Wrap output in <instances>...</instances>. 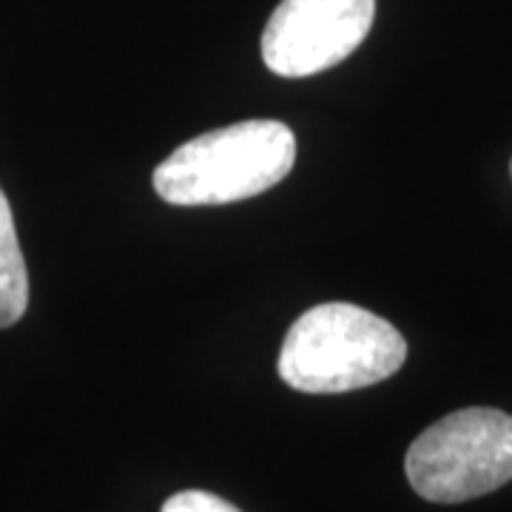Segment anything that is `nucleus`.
I'll return each instance as SVG.
<instances>
[{
  "label": "nucleus",
  "mask_w": 512,
  "mask_h": 512,
  "mask_svg": "<svg viewBox=\"0 0 512 512\" xmlns=\"http://www.w3.org/2000/svg\"><path fill=\"white\" fill-rule=\"evenodd\" d=\"M407 342L387 319L350 302L305 311L288 330L276 370L299 393H350L399 373Z\"/></svg>",
  "instance_id": "obj_1"
},
{
  "label": "nucleus",
  "mask_w": 512,
  "mask_h": 512,
  "mask_svg": "<svg viewBox=\"0 0 512 512\" xmlns=\"http://www.w3.org/2000/svg\"><path fill=\"white\" fill-rule=\"evenodd\" d=\"M296 163V137L279 120H242L177 148L154 171V191L171 205H225L265 194Z\"/></svg>",
  "instance_id": "obj_2"
},
{
  "label": "nucleus",
  "mask_w": 512,
  "mask_h": 512,
  "mask_svg": "<svg viewBox=\"0 0 512 512\" xmlns=\"http://www.w3.org/2000/svg\"><path fill=\"white\" fill-rule=\"evenodd\" d=\"M410 487L433 504H461L512 481V416L467 407L430 424L404 458Z\"/></svg>",
  "instance_id": "obj_3"
},
{
  "label": "nucleus",
  "mask_w": 512,
  "mask_h": 512,
  "mask_svg": "<svg viewBox=\"0 0 512 512\" xmlns=\"http://www.w3.org/2000/svg\"><path fill=\"white\" fill-rule=\"evenodd\" d=\"M376 0H282L262 35V60L279 77H311L348 60L370 35Z\"/></svg>",
  "instance_id": "obj_4"
},
{
  "label": "nucleus",
  "mask_w": 512,
  "mask_h": 512,
  "mask_svg": "<svg viewBox=\"0 0 512 512\" xmlns=\"http://www.w3.org/2000/svg\"><path fill=\"white\" fill-rule=\"evenodd\" d=\"M29 308V274L20 251L15 217L0 191V328H12Z\"/></svg>",
  "instance_id": "obj_5"
},
{
  "label": "nucleus",
  "mask_w": 512,
  "mask_h": 512,
  "mask_svg": "<svg viewBox=\"0 0 512 512\" xmlns=\"http://www.w3.org/2000/svg\"><path fill=\"white\" fill-rule=\"evenodd\" d=\"M160 512H242L231 501H225L220 495L205 493V490H183V493L171 495L163 504Z\"/></svg>",
  "instance_id": "obj_6"
},
{
  "label": "nucleus",
  "mask_w": 512,
  "mask_h": 512,
  "mask_svg": "<svg viewBox=\"0 0 512 512\" xmlns=\"http://www.w3.org/2000/svg\"><path fill=\"white\" fill-rule=\"evenodd\" d=\"M510 171H512V165H510Z\"/></svg>",
  "instance_id": "obj_7"
}]
</instances>
